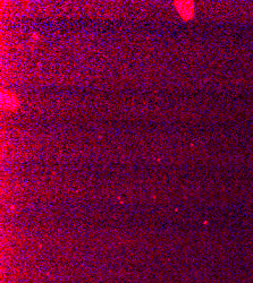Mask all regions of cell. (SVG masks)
<instances>
[{
    "instance_id": "6da1fadb",
    "label": "cell",
    "mask_w": 253,
    "mask_h": 283,
    "mask_svg": "<svg viewBox=\"0 0 253 283\" xmlns=\"http://www.w3.org/2000/svg\"><path fill=\"white\" fill-rule=\"evenodd\" d=\"M174 8L177 12L178 17L184 22H188L195 16V3L193 1H184V0L175 1Z\"/></svg>"
},
{
    "instance_id": "7a4b0ae2",
    "label": "cell",
    "mask_w": 253,
    "mask_h": 283,
    "mask_svg": "<svg viewBox=\"0 0 253 283\" xmlns=\"http://www.w3.org/2000/svg\"><path fill=\"white\" fill-rule=\"evenodd\" d=\"M21 106L18 95L13 91H2L1 93V106L7 112H14Z\"/></svg>"
}]
</instances>
